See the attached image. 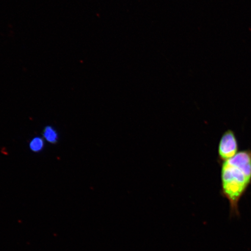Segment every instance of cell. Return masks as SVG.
Listing matches in <instances>:
<instances>
[{
  "label": "cell",
  "mask_w": 251,
  "mask_h": 251,
  "mask_svg": "<svg viewBox=\"0 0 251 251\" xmlns=\"http://www.w3.org/2000/svg\"><path fill=\"white\" fill-rule=\"evenodd\" d=\"M221 193L230 205L231 218L239 217V202L251 184V150L240 151L222 164Z\"/></svg>",
  "instance_id": "1"
},
{
  "label": "cell",
  "mask_w": 251,
  "mask_h": 251,
  "mask_svg": "<svg viewBox=\"0 0 251 251\" xmlns=\"http://www.w3.org/2000/svg\"><path fill=\"white\" fill-rule=\"evenodd\" d=\"M44 136L47 141L52 143H55L57 140V134L56 131L51 127H47L44 132Z\"/></svg>",
  "instance_id": "3"
},
{
  "label": "cell",
  "mask_w": 251,
  "mask_h": 251,
  "mask_svg": "<svg viewBox=\"0 0 251 251\" xmlns=\"http://www.w3.org/2000/svg\"><path fill=\"white\" fill-rule=\"evenodd\" d=\"M238 140L234 131L227 130L222 135L219 144L218 155L222 163L233 158L238 152Z\"/></svg>",
  "instance_id": "2"
},
{
  "label": "cell",
  "mask_w": 251,
  "mask_h": 251,
  "mask_svg": "<svg viewBox=\"0 0 251 251\" xmlns=\"http://www.w3.org/2000/svg\"><path fill=\"white\" fill-rule=\"evenodd\" d=\"M30 149L33 150V151H39L43 149V141L40 138H36L34 139L30 144Z\"/></svg>",
  "instance_id": "4"
}]
</instances>
